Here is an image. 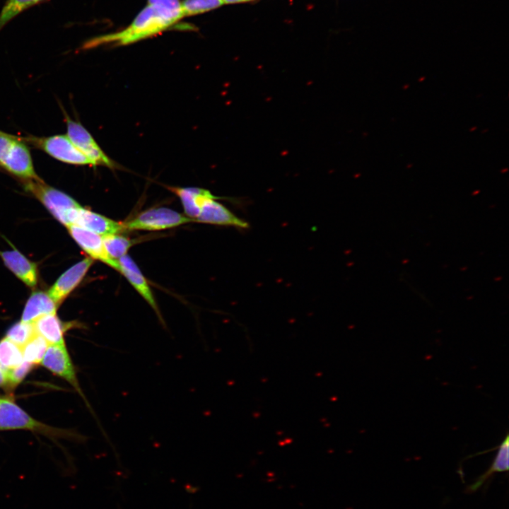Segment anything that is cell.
I'll return each mask as SVG.
<instances>
[{"mask_svg": "<svg viewBox=\"0 0 509 509\" xmlns=\"http://www.w3.org/2000/svg\"><path fill=\"white\" fill-rule=\"evenodd\" d=\"M183 16L158 6L147 4L126 28L115 33L95 37L86 42L82 48L91 49L113 44L126 45L165 31L177 23Z\"/></svg>", "mask_w": 509, "mask_h": 509, "instance_id": "6da1fadb", "label": "cell"}, {"mask_svg": "<svg viewBox=\"0 0 509 509\" xmlns=\"http://www.w3.org/2000/svg\"><path fill=\"white\" fill-rule=\"evenodd\" d=\"M0 165L25 181L40 179L35 172L29 148L22 139L0 131Z\"/></svg>", "mask_w": 509, "mask_h": 509, "instance_id": "7a4b0ae2", "label": "cell"}, {"mask_svg": "<svg viewBox=\"0 0 509 509\" xmlns=\"http://www.w3.org/2000/svg\"><path fill=\"white\" fill-rule=\"evenodd\" d=\"M25 188L33 194L62 223L68 226L70 211L81 205L72 197L42 182L40 179L25 181Z\"/></svg>", "mask_w": 509, "mask_h": 509, "instance_id": "3957f363", "label": "cell"}, {"mask_svg": "<svg viewBox=\"0 0 509 509\" xmlns=\"http://www.w3.org/2000/svg\"><path fill=\"white\" fill-rule=\"evenodd\" d=\"M11 429H26L51 436L63 433L61 430L35 420L13 401L0 397V430Z\"/></svg>", "mask_w": 509, "mask_h": 509, "instance_id": "277c9868", "label": "cell"}, {"mask_svg": "<svg viewBox=\"0 0 509 509\" xmlns=\"http://www.w3.org/2000/svg\"><path fill=\"white\" fill-rule=\"evenodd\" d=\"M193 219L165 207L146 210L134 218L123 223L125 230H160L177 227Z\"/></svg>", "mask_w": 509, "mask_h": 509, "instance_id": "5b68a950", "label": "cell"}, {"mask_svg": "<svg viewBox=\"0 0 509 509\" xmlns=\"http://www.w3.org/2000/svg\"><path fill=\"white\" fill-rule=\"evenodd\" d=\"M51 157L65 163L92 165V162L71 142L67 135L27 139Z\"/></svg>", "mask_w": 509, "mask_h": 509, "instance_id": "8992f818", "label": "cell"}, {"mask_svg": "<svg viewBox=\"0 0 509 509\" xmlns=\"http://www.w3.org/2000/svg\"><path fill=\"white\" fill-rule=\"evenodd\" d=\"M67 136L71 142L92 162L93 166L104 165L110 168L118 165L101 149L91 134L78 122L72 120L65 114Z\"/></svg>", "mask_w": 509, "mask_h": 509, "instance_id": "52a82bcc", "label": "cell"}, {"mask_svg": "<svg viewBox=\"0 0 509 509\" xmlns=\"http://www.w3.org/2000/svg\"><path fill=\"white\" fill-rule=\"evenodd\" d=\"M42 365L54 374L66 380L90 407L82 390L81 389L74 365L69 354L65 343L48 345L40 363Z\"/></svg>", "mask_w": 509, "mask_h": 509, "instance_id": "ba28073f", "label": "cell"}, {"mask_svg": "<svg viewBox=\"0 0 509 509\" xmlns=\"http://www.w3.org/2000/svg\"><path fill=\"white\" fill-rule=\"evenodd\" d=\"M69 225L78 226L101 236L119 234L125 230L123 223L117 222L81 206L70 211L68 216Z\"/></svg>", "mask_w": 509, "mask_h": 509, "instance_id": "9c48e42d", "label": "cell"}, {"mask_svg": "<svg viewBox=\"0 0 509 509\" xmlns=\"http://www.w3.org/2000/svg\"><path fill=\"white\" fill-rule=\"evenodd\" d=\"M69 234L79 247L93 260H99L119 271V261L109 256L103 236L75 225L66 226Z\"/></svg>", "mask_w": 509, "mask_h": 509, "instance_id": "30bf717a", "label": "cell"}, {"mask_svg": "<svg viewBox=\"0 0 509 509\" xmlns=\"http://www.w3.org/2000/svg\"><path fill=\"white\" fill-rule=\"evenodd\" d=\"M93 259L86 257L64 271L48 291L51 298L59 306L83 280Z\"/></svg>", "mask_w": 509, "mask_h": 509, "instance_id": "8fae6325", "label": "cell"}, {"mask_svg": "<svg viewBox=\"0 0 509 509\" xmlns=\"http://www.w3.org/2000/svg\"><path fill=\"white\" fill-rule=\"evenodd\" d=\"M217 199L220 197L205 199L201 203L200 213L194 221L238 228L249 227V223L246 221L239 218L218 202Z\"/></svg>", "mask_w": 509, "mask_h": 509, "instance_id": "7c38bea8", "label": "cell"}, {"mask_svg": "<svg viewBox=\"0 0 509 509\" xmlns=\"http://www.w3.org/2000/svg\"><path fill=\"white\" fill-rule=\"evenodd\" d=\"M118 261L119 272L126 277L136 291L149 304L158 316L160 322L165 324L151 288L136 264L127 255L120 257Z\"/></svg>", "mask_w": 509, "mask_h": 509, "instance_id": "4fadbf2b", "label": "cell"}, {"mask_svg": "<svg viewBox=\"0 0 509 509\" xmlns=\"http://www.w3.org/2000/svg\"><path fill=\"white\" fill-rule=\"evenodd\" d=\"M5 265L28 286L35 287L37 283V267L16 249L0 251Z\"/></svg>", "mask_w": 509, "mask_h": 509, "instance_id": "5bb4252c", "label": "cell"}, {"mask_svg": "<svg viewBox=\"0 0 509 509\" xmlns=\"http://www.w3.org/2000/svg\"><path fill=\"white\" fill-rule=\"evenodd\" d=\"M35 332L42 337L48 345L65 343L64 334L71 327V323L62 322L55 314L43 315L33 322Z\"/></svg>", "mask_w": 509, "mask_h": 509, "instance_id": "9a60e30c", "label": "cell"}, {"mask_svg": "<svg viewBox=\"0 0 509 509\" xmlns=\"http://www.w3.org/2000/svg\"><path fill=\"white\" fill-rule=\"evenodd\" d=\"M180 199L185 214L194 220L199 216L202 201L207 198H216L209 190L199 187H168Z\"/></svg>", "mask_w": 509, "mask_h": 509, "instance_id": "2e32d148", "label": "cell"}, {"mask_svg": "<svg viewBox=\"0 0 509 509\" xmlns=\"http://www.w3.org/2000/svg\"><path fill=\"white\" fill-rule=\"evenodd\" d=\"M58 305L47 293L35 291L28 298L21 321L33 323L43 315L55 314Z\"/></svg>", "mask_w": 509, "mask_h": 509, "instance_id": "e0dca14e", "label": "cell"}, {"mask_svg": "<svg viewBox=\"0 0 509 509\" xmlns=\"http://www.w3.org/2000/svg\"><path fill=\"white\" fill-rule=\"evenodd\" d=\"M509 439L508 433L498 445L497 453L488 469L480 476L476 481L469 486L468 491H476L493 473L503 472L508 470Z\"/></svg>", "mask_w": 509, "mask_h": 509, "instance_id": "ac0fdd59", "label": "cell"}, {"mask_svg": "<svg viewBox=\"0 0 509 509\" xmlns=\"http://www.w3.org/2000/svg\"><path fill=\"white\" fill-rule=\"evenodd\" d=\"M23 362L22 349L6 337L0 341V369L6 374Z\"/></svg>", "mask_w": 509, "mask_h": 509, "instance_id": "d6986e66", "label": "cell"}, {"mask_svg": "<svg viewBox=\"0 0 509 509\" xmlns=\"http://www.w3.org/2000/svg\"><path fill=\"white\" fill-rule=\"evenodd\" d=\"M103 240L106 252L116 260L126 255L129 249L135 244L134 240L119 234L103 236Z\"/></svg>", "mask_w": 509, "mask_h": 509, "instance_id": "ffe728a7", "label": "cell"}, {"mask_svg": "<svg viewBox=\"0 0 509 509\" xmlns=\"http://www.w3.org/2000/svg\"><path fill=\"white\" fill-rule=\"evenodd\" d=\"M47 0H7L0 12V30L14 17Z\"/></svg>", "mask_w": 509, "mask_h": 509, "instance_id": "44dd1931", "label": "cell"}, {"mask_svg": "<svg viewBox=\"0 0 509 509\" xmlns=\"http://www.w3.org/2000/svg\"><path fill=\"white\" fill-rule=\"evenodd\" d=\"M47 346V341L36 334L22 348L23 361L33 365L40 364Z\"/></svg>", "mask_w": 509, "mask_h": 509, "instance_id": "7402d4cb", "label": "cell"}, {"mask_svg": "<svg viewBox=\"0 0 509 509\" xmlns=\"http://www.w3.org/2000/svg\"><path fill=\"white\" fill-rule=\"evenodd\" d=\"M36 334L33 323L20 321L8 330L6 337L22 349Z\"/></svg>", "mask_w": 509, "mask_h": 509, "instance_id": "603a6c76", "label": "cell"}, {"mask_svg": "<svg viewBox=\"0 0 509 509\" xmlns=\"http://www.w3.org/2000/svg\"><path fill=\"white\" fill-rule=\"evenodd\" d=\"M222 5V0H184L181 2L184 17L208 12Z\"/></svg>", "mask_w": 509, "mask_h": 509, "instance_id": "cb8c5ba5", "label": "cell"}, {"mask_svg": "<svg viewBox=\"0 0 509 509\" xmlns=\"http://www.w3.org/2000/svg\"><path fill=\"white\" fill-rule=\"evenodd\" d=\"M33 366V365L23 361L20 365L8 372L6 375L7 377L8 389H13L17 385H18L30 371Z\"/></svg>", "mask_w": 509, "mask_h": 509, "instance_id": "d4e9b609", "label": "cell"}, {"mask_svg": "<svg viewBox=\"0 0 509 509\" xmlns=\"http://www.w3.org/2000/svg\"><path fill=\"white\" fill-rule=\"evenodd\" d=\"M147 4L156 5L183 16L181 1H180V0H148Z\"/></svg>", "mask_w": 509, "mask_h": 509, "instance_id": "484cf974", "label": "cell"}, {"mask_svg": "<svg viewBox=\"0 0 509 509\" xmlns=\"http://www.w3.org/2000/svg\"><path fill=\"white\" fill-rule=\"evenodd\" d=\"M0 387L8 389L6 373L0 369Z\"/></svg>", "mask_w": 509, "mask_h": 509, "instance_id": "4316f807", "label": "cell"}, {"mask_svg": "<svg viewBox=\"0 0 509 509\" xmlns=\"http://www.w3.org/2000/svg\"><path fill=\"white\" fill-rule=\"evenodd\" d=\"M255 0H222L223 4H234L254 1Z\"/></svg>", "mask_w": 509, "mask_h": 509, "instance_id": "83f0119b", "label": "cell"}]
</instances>
